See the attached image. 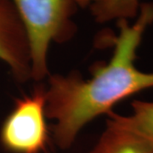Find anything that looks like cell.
<instances>
[{"instance_id":"1","label":"cell","mask_w":153,"mask_h":153,"mask_svg":"<svg viewBox=\"0 0 153 153\" xmlns=\"http://www.w3.org/2000/svg\"><path fill=\"white\" fill-rule=\"evenodd\" d=\"M152 23L153 3H142L133 24L126 20L117 22L118 35L108 37L114 47L112 56L94 65L88 79L77 71L49 74L46 116L54 121L52 136L60 149H69L85 126L112 112L120 101L152 88L153 71H142L135 66L144 33Z\"/></svg>"},{"instance_id":"2","label":"cell","mask_w":153,"mask_h":153,"mask_svg":"<svg viewBox=\"0 0 153 153\" xmlns=\"http://www.w3.org/2000/svg\"><path fill=\"white\" fill-rule=\"evenodd\" d=\"M27 33L31 55V79L40 82L50 74L49 48L64 44L76 33L73 16L93 0H11Z\"/></svg>"},{"instance_id":"3","label":"cell","mask_w":153,"mask_h":153,"mask_svg":"<svg viewBox=\"0 0 153 153\" xmlns=\"http://www.w3.org/2000/svg\"><path fill=\"white\" fill-rule=\"evenodd\" d=\"M46 86L18 98L0 128V144L10 153H43L49 140L46 122Z\"/></svg>"},{"instance_id":"4","label":"cell","mask_w":153,"mask_h":153,"mask_svg":"<svg viewBox=\"0 0 153 153\" xmlns=\"http://www.w3.org/2000/svg\"><path fill=\"white\" fill-rule=\"evenodd\" d=\"M0 61L8 66L17 82L31 79L27 36L11 0H0Z\"/></svg>"},{"instance_id":"5","label":"cell","mask_w":153,"mask_h":153,"mask_svg":"<svg viewBox=\"0 0 153 153\" xmlns=\"http://www.w3.org/2000/svg\"><path fill=\"white\" fill-rule=\"evenodd\" d=\"M90 153H153V144L107 120L106 128Z\"/></svg>"},{"instance_id":"6","label":"cell","mask_w":153,"mask_h":153,"mask_svg":"<svg viewBox=\"0 0 153 153\" xmlns=\"http://www.w3.org/2000/svg\"><path fill=\"white\" fill-rule=\"evenodd\" d=\"M131 107L132 113L128 116L111 112L107 115L108 121L153 144V101L135 100L132 102Z\"/></svg>"},{"instance_id":"7","label":"cell","mask_w":153,"mask_h":153,"mask_svg":"<svg viewBox=\"0 0 153 153\" xmlns=\"http://www.w3.org/2000/svg\"><path fill=\"white\" fill-rule=\"evenodd\" d=\"M140 4V0H93L88 9L95 22L104 24L112 21L135 19Z\"/></svg>"},{"instance_id":"8","label":"cell","mask_w":153,"mask_h":153,"mask_svg":"<svg viewBox=\"0 0 153 153\" xmlns=\"http://www.w3.org/2000/svg\"><path fill=\"white\" fill-rule=\"evenodd\" d=\"M88 153H90V152H88Z\"/></svg>"}]
</instances>
